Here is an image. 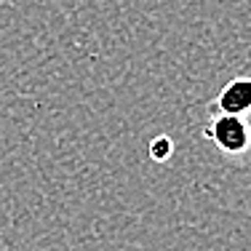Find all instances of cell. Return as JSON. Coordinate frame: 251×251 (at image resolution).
<instances>
[{
    "instance_id": "3",
    "label": "cell",
    "mask_w": 251,
    "mask_h": 251,
    "mask_svg": "<svg viewBox=\"0 0 251 251\" xmlns=\"http://www.w3.org/2000/svg\"><path fill=\"white\" fill-rule=\"evenodd\" d=\"M171 155H174V142H171L166 134H158L150 142V158L158 160V163H163V160L171 158Z\"/></svg>"
},
{
    "instance_id": "1",
    "label": "cell",
    "mask_w": 251,
    "mask_h": 251,
    "mask_svg": "<svg viewBox=\"0 0 251 251\" xmlns=\"http://www.w3.org/2000/svg\"><path fill=\"white\" fill-rule=\"evenodd\" d=\"M206 139H211L225 155H243L251 147V123L246 115L219 112L206 126Z\"/></svg>"
},
{
    "instance_id": "2",
    "label": "cell",
    "mask_w": 251,
    "mask_h": 251,
    "mask_svg": "<svg viewBox=\"0 0 251 251\" xmlns=\"http://www.w3.org/2000/svg\"><path fill=\"white\" fill-rule=\"evenodd\" d=\"M217 110L227 115H249L251 112V77H232L217 94Z\"/></svg>"
}]
</instances>
